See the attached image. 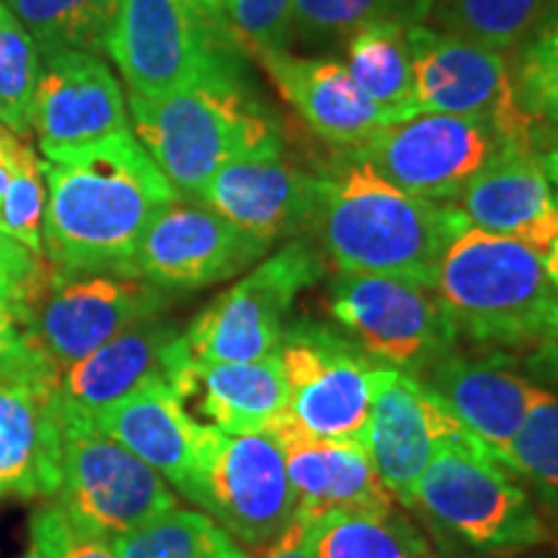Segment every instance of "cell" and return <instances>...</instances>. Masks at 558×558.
I'll return each instance as SVG.
<instances>
[{"label":"cell","instance_id":"b9f144b4","mask_svg":"<svg viewBox=\"0 0 558 558\" xmlns=\"http://www.w3.org/2000/svg\"><path fill=\"white\" fill-rule=\"evenodd\" d=\"M24 145V140H19V135H13L5 124H0V202H3L5 190H9Z\"/></svg>","mask_w":558,"mask_h":558},{"label":"cell","instance_id":"30bf717a","mask_svg":"<svg viewBox=\"0 0 558 558\" xmlns=\"http://www.w3.org/2000/svg\"><path fill=\"white\" fill-rule=\"evenodd\" d=\"M416 109L492 124L520 145H543V132L520 104L507 52L429 24L409 26Z\"/></svg>","mask_w":558,"mask_h":558},{"label":"cell","instance_id":"cb8c5ba5","mask_svg":"<svg viewBox=\"0 0 558 558\" xmlns=\"http://www.w3.org/2000/svg\"><path fill=\"white\" fill-rule=\"evenodd\" d=\"M256 62L300 120L331 148H360L383 128L393 124L388 111L362 94L344 62L303 58L290 50L264 52Z\"/></svg>","mask_w":558,"mask_h":558},{"label":"cell","instance_id":"f35d334b","mask_svg":"<svg viewBox=\"0 0 558 558\" xmlns=\"http://www.w3.org/2000/svg\"><path fill=\"white\" fill-rule=\"evenodd\" d=\"M50 267V262L45 264L41 256L0 233V308L9 311L16 324L34 292L45 282Z\"/></svg>","mask_w":558,"mask_h":558},{"label":"cell","instance_id":"d6a6232c","mask_svg":"<svg viewBox=\"0 0 558 558\" xmlns=\"http://www.w3.org/2000/svg\"><path fill=\"white\" fill-rule=\"evenodd\" d=\"M514 50L512 70L520 104L543 132H558V0Z\"/></svg>","mask_w":558,"mask_h":558},{"label":"cell","instance_id":"d6986e66","mask_svg":"<svg viewBox=\"0 0 558 558\" xmlns=\"http://www.w3.org/2000/svg\"><path fill=\"white\" fill-rule=\"evenodd\" d=\"M32 130H37L45 156L83 148L130 130L128 99L107 62L81 50L41 58Z\"/></svg>","mask_w":558,"mask_h":558},{"label":"cell","instance_id":"e575fe53","mask_svg":"<svg viewBox=\"0 0 558 558\" xmlns=\"http://www.w3.org/2000/svg\"><path fill=\"white\" fill-rule=\"evenodd\" d=\"M505 469L558 492V396L538 386L518 435L499 452Z\"/></svg>","mask_w":558,"mask_h":558},{"label":"cell","instance_id":"ee69618b","mask_svg":"<svg viewBox=\"0 0 558 558\" xmlns=\"http://www.w3.org/2000/svg\"><path fill=\"white\" fill-rule=\"evenodd\" d=\"M197 3L205 5V9H209L213 13H220V16H226V9L230 0H197Z\"/></svg>","mask_w":558,"mask_h":558},{"label":"cell","instance_id":"5bb4252c","mask_svg":"<svg viewBox=\"0 0 558 558\" xmlns=\"http://www.w3.org/2000/svg\"><path fill=\"white\" fill-rule=\"evenodd\" d=\"M512 143L492 124L418 111L388 124L357 150L380 177L414 197L450 205Z\"/></svg>","mask_w":558,"mask_h":558},{"label":"cell","instance_id":"4316f807","mask_svg":"<svg viewBox=\"0 0 558 558\" xmlns=\"http://www.w3.org/2000/svg\"><path fill=\"white\" fill-rule=\"evenodd\" d=\"M344 50L347 73L369 101L388 111L390 120L418 114L407 24L386 21L367 26L347 41Z\"/></svg>","mask_w":558,"mask_h":558},{"label":"cell","instance_id":"74e56055","mask_svg":"<svg viewBox=\"0 0 558 558\" xmlns=\"http://www.w3.org/2000/svg\"><path fill=\"white\" fill-rule=\"evenodd\" d=\"M32 548L47 558H117L109 541L75 525L58 501L34 512Z\"/></svg>","mask_w":558,"mask_h":558},{"label":"cell","instance_id":"83f0119b","mask_svg":"<svg viewBox=\"0 0 558 558\" xmlns=\"http://www.w3.org/2000/svg\"><path fill=\"white\" fill-rule=\"evenodd\" d=\"M37 45L39 58L81 50L99 54L114 24L120 0H3Z\"/></svg>","mask_w":558,"mask_h":558},{"label":"cell","instance_id":"9a60e30c","mask_svg":"<svg viewBox=\"0 0 558 558\" xmlns=\"http://www.w3.org/2000/svg\"><path fill=\"white\" fill-rule=\"evenodd\" d=\"M269 248V243L248 235L199 199L179 197L150 220L128 277L145 279L160 290H197L243 275Z\"/></svg>","mask_w":558,"mask_h":558},{"label":"cell","instance_id":"5b68a950","mask_svg":"<svg viewBox=\"0 0 558 558\" xmlns=\"http://www.w3.org/2000/svg\"><path fill=\"white\" fill-rule=\"evenodd\" d=\"M107 52L140 96L248 81V54L226 16L197 0H120Z\"/></svg>","mask_w":558,"mask_h":558},{"label":"cell","instance_id":"f546056e","mask_svg":"<svg viewBox=\"0 0 558 558\" xmlns=\"http://www.w3.org/2000/svg\"><path fill=\"white\" fill-rule=\"evenodd\" d=\"M313 558H429L407 522L390 512H333L308 525Z\"/></svg>","mask_w":558,"mask_h":558},{"label":"cell","instance_id":"4fadbf2b","mask_svg":"<svg viewBox=\"0 0 558 558\" xmlns=\"http://www.w3.org/2000/svg\"><path fill=\"white\" fill-rule=\"evenodd\" d=\"M192 501L233 541L254 548L275 543L295 520V492L277 439L269 432L209 427Z\"/></svg>","mask_w":558,"mask_h":558},{"label":"cell","instance_id":"6da1fadb","mask_svg":"<svg viewBox=\"0 0 558 558\" xmlns=\"http://www.w3.org/2000/svg\"><path fill=\"white\" fill-rule=\"evenodd\" d=\"M41 254L60 275L128 277L150 220L179 199L132 130L47 156Z\"/></svg>","mask_w":558,"mask_h":558},{"label":"cell","instance_id":"d590c367","mask_svg":"<svg viewBox=\"0 0 558 558\" xmlns=\"http://www.w3.org/2000/svg\"><path fill=\"white\" fill-rule=\"evenodd\" d=\"M47 184L41 160L29 145L21 150L16 171L0 202V233L41 256V222H45Z\"/></svg>","mask_w":558,"mask_h":558},{"label":"cell","instance_id":"e0dca14e","mask_svg":"<svg viewBox=\"0 0 558 558\" xmlns=\"http://www.w3.org/2000/svg\"><path fill=\"white\" fill-rule=\"evenodd\" d=\"M62 471L60 369L37 347L0 369V494L54 497Z\"/></svg>","mask_w":558,"mask_h":558},{"label":"cell","instance_id":"603a6c76","mask_svg":"<svg viewBox=\"0 0 558 558\" xmlns=\"http://www.w3.org/2000/svg\"><path fill=\"white\" fill-rule=\"evenodd\" d=\"M284 456L295 492V520L311 525L333 512H390L393 497L380 484L362 442H333L298 429L279 416L267 429Z\"/></svg>","mask_w":558,"mask_h":558},{"label":"cell","instance_id":"7402d4cb","mask_svg":"<svg viewBox=\"0 0 558 558\" xmlns=\"http://www.w3.org/2000/svg\"><path fill=\"white\" fill-rule=\"evenodd\" d=\"M166 380L184 407L194 403L202 424L230 435L267 432L288 409L277 354L256 362H199L190 357L181 333L166 362Z\"/></svg>","mask_w":558,"mask_h":558},{"label":"cell","instance_id":"ab89813d","mask_svg":"<svg viewBox=\"0 0 558 558\" xmlns=\"http://www.w3.org/2000/svg\"><path fill=\"white\" fill-rule=\"evenodd\" d=\"M32 339L21 331L16 318L9 311L0 308V369H9L16 362L26 360L34 352Z\"/></svg>","mask_w":558,"mask_h":558},{"label":"cell","instance_id":"ffe728a7","mask_svg":"<svg viewBox=\"0 0 558 558\" xmlns=\"http://www.w3.org/2000/svg\"><path fill=\"white\" fill-rule=\"evenodd\" d=\"M316 173L284 145L233 158L207 181L202 205L269 246L308 230Z\"/></svg>","mask_w":558,"mask_h":558},{"label":"cell","instance_id":"8d00e7d4","mask_svg":"<svg viewBox=\"0 0 558 558\" xmlns=\"http://www.w3.org/2000/svg\"><path fill=\"white\" fill-rule=\"evenodd\" d=\"M295 0H230L226 24L248 58L288 50Z\"/></svg>","mask_w":558,"mask_h":558},{"label":"cell","instance_id":"44dd1931","mask_svg":"<svg viewBox=\"0 0 558 558\" xmlns=\"http://www.w3.org/2000/svg\"><path fill=\"white\" fill-rule=\"evenodd\" d=\"M90 422L177 486L179 494L194 497L209 424L186 411L166 375L143 380L122 401L90 416Z\"/></svg>","mask_w":558,"mask_h":558},{"label":"cell","instance_id":"60d3db41","mask_svg":"<svg viewBox=\"0 0 558 558\" xmlns=\"http://www.w3.org/2000/svg\"><path fill=\"white\" fill-rule=\"evenodd\" d=\"M259 558H313L308 525L292 520V525L275 543H269Z\"/></svg>","mask_w":558,"mask_h":558},{"label":"cell","instance_id":"4dcf8cb0","mask_svg":"<svg viewBox=\"0 0 558 558\" xmlns=\"http://www.w3.org/2000/svg\"><path fill=\"white\" fill-rule=\"evenodd\" d=\"M429 0H295L292 37L308 47H344L373 24H424Z\"/></svg>","mask_w":558,"mask_h":558},{"label":"cell","instance_id":"277c9868","mask_svg":"<svg viewBox=\"0 0 558 558\" xmlns=\"http://www.w3.org/2000/svg\"><path fill=\"white\" fill-rule=\"evenodd\" d=\"M432 288L458 333L494 344L546 337L558 308V284L533 248L469 222L450 239Z\"/></svg>","mask_w":558,"mask_h":558},{"label":"cell","instance_id":"7c38bea8","mask_svg":"<svg viewBox=\"0 0 558 558\" xmlns=\"http://www.w3.org/2000/svg\"><path fill=\"white\" fill-rule=\"evenodd\" d=\"M169 305L166 290L137 277L78 275L50 267L19 326L54 367L68 369L117 333L158 316Z\"/></svg>","mask_w":558,"mask_h":558},{"label":"cell","instance_id":"bcb514c9","mask_svg":"<svg viewBox=\"0 0 558 558\" xmlns=\"http://www.w3.org/2000/svg\"><path fill=\"white\" fill-rule=\"evenodd\" d=\"M24 558H47V556H41V554H39V550H34V548H32V550H29V554H26Z\"/></svg>","mask_w":558,"mask_h":558},{"label":"cell","instance_id":"d4e9b609","mask_svg":"<svg viewBox=\"0 0 558 558\" xmlns=\"http://www.w3.org/2000/svg\"><path fill=\"white\" fill-rule=\"evenodd\" d=\"M448 403L473 439L494 458L518 435L538 386L492 362L448 354L418 378Z\"/></svg>","mask_w":558,"mask_h":558},{"label":"cell","instance_id":"3957f363","mask_svg":"<svg viewBox=\"0 0 558 558\" xmlns=\"http://www.w3.org/2000/svg\"><path fill=\"white\" fill-rule=\"evenodd\" d=\"M132 135L179 192L202 190L233 158L284 145L277 114L246 83H209L166 96H128Z\"/></svg>","mask_w":558,"mask_h":558},{"label":"cell","instance_id":"8fae6325","mask_svg":"<svg viewBox=\"0 0 558 558\" xmlns=\"http://www.w3.org/2000/svg\"><path fill=\"white\" fill-rule=\"evenodd\" d=\"M414 507L478 548H530L548 541L527 494L484 445H448L418 478Z\"/></svg>","mask_w":558,"mask_h":558},{"label":"cell","instance_id":"836d02e7","mask_svg":"<svg viewBox=\"0 0 558 558\" xmlns=\"http://www.w3.org/2000/svg\"><path fill=\"white\" fill-rule=\"evenodd\" d=\"M41 58L32 34L0 0V124L13 135L32 132V107Z\"/></svg>","mask_w":558,"mask_h":558},{"label":"cell","instance_id":"ac0fdd59","mask_svg":"<svg viewBox=\"0 0 558 558\" xmlns=\"http://www.w3.org/2000/svg\"><path fill=\"white\" fill-rule=\"evenodd\" d=\"M450 207L469 226L533 248L558 284V197L538 145H509Z\"/></svg>","mask_w":558,"mask_h":558},{"label":"cell","instance_id":"f1b7e54d","mask_svg":"<svg viewBox=\"0 0 558 558\" xmlns=\"http://www.w3.org/2000/svg\"><path fill=\"white\" fill-rule=\"evenodd\" d=\"M111 550L117 558H248L207 512L181 507L114 538Z\"/></svg>","mask_w":558,"mask_h":558},{"label":"cell","instance_id":"2e32d148","mask_svg":"<svg viewBox=\"0 0 558 558\" xmlns=\"http://www.w3.org/2000/svg\"><path fill=\"white\" fill-rule=\"evenodd\" d=\"M478 442L429 386L383 365L362 445L390 497L414 507V492L432 458L448 445ZM481 445V442H478Z\"/></svg>","mask_w":558,"mask_h":558},{"label":"cell","instance_id":"484cf974","mask_svg":"<svg viewBox=\"0 0 558 558\" xmlns=\"http://www.w3.org/2000/svg\"><path fill=\"white\" fill-rule=\"evenodd\" d=\"M181 333L158 316L140 320L88 357L60 373L62 403L83 416H96L130 396L153 375H166L169 352Z\"/></svg>","mask_w":558,"mask_h":558},{"label":"cell","instance_id":"9c48e42d","mask_svg":"<svg viewBox=\"0 0 558 558\" xmlns=\"http://www.w3.org/2000/svg\"><path fill=\"white\" fill-rule=\"evenodd\" d=\"M275 354L288 386L284 416L311 437L362 442L380 362L311 320L288 324Z\"/></svg>","mask_w":558,"mask_h":558},{"label":"cell","instance_id":"1f68e13d","mask_svg":"<svg viewBox=\"0 0 558 558\" xmlns=\"http://www.w3.org/2000/svg\"><path fill=\"white\" fill-rule=\"evenodd\" d=\"M550 0H429L435 29L509 52L538 24Z\"/></svg>","mask_w":558,"mask_h":558},{"label":"cell","instance_id":"ba28073f","mask_svg":"<svg viewBox=\"0 0 558 558\" xmlns=\"http://www.w3.org/2000/svg\"><path fill=\"white\" fill-rule=\"evenodd\" d=\"M324 275V254L308 239L288 241L251 267L192 320L186 352L199 362H256L277 352L290 311Z\"/></svg>","mask_w":558,"mask_h":558},{"label":"cell","instance_id":"8992f818","mask_svg":"<svg viewBox=\"0 0 558 558\" xmlns=\"http://www.w3.org/2000/svg\"><path fill=\"white\" fill-rule=\"evenodd\" d=\"M54 501L75 525L109 543L179 507L163 476L65 403L62 471Z\"/></svg>","mask_w":558,"mask_h":558},{"label":"cell","instance_id":"7bdbcfd3","mask_svg":"<svg viewBox=\"0 0 558 558\" xmlns=\"http://www.w3.org/2000/svg\"><path fill=\"white\" fill-rule=\"evenodd\" d=\"M543 163H546L548 179L554 184L556 197H558V150H543Z\"/></svg>","mask_w":558,"mask_h":558},{"label":"cell","instance_id":"7a4b0ae2","mask_svg":"<svg viewBox=\"0 0 558 558\" xmlns=\"http://www.w3.org/2000/svg\"><path fill=\"white\" fill-rule=\"evenodd\" d=\"M313 173L308 233L339 271L435 284L437 264L463 226L456 209L399 190L357 150L333 148Z\"/></svg>","mask_w":558,"mask_h":558},{"label":"cell","instance_id":"f6af8a7d","mask_svg":"<svg viewBox=\"0 0 558 558\" xmlns=\"http://www.w3.org/2000/svg\"><path fill=\"white\" fill-rule=\"evenodd\" d=\"M550 333L558 337V308L554 311V316H550Z\"/></svg>","mask_w":558,"mask_h":558},{"label":"cell","instance_id":"52a82bcc","mask_svg":"<svg viewBox=\"0 0 558 558\" xmlns=\"http://www.w3.org/2000/svg\"><path fill=\"white\" fill-rule=\"evenodd\" d=\"M326 311L367 357L414 378L448 357L458 339L435 288L401 277L339 271L326 292Z\"/></svg>","mask_w":558,"mask_h":558}]
</instances>
